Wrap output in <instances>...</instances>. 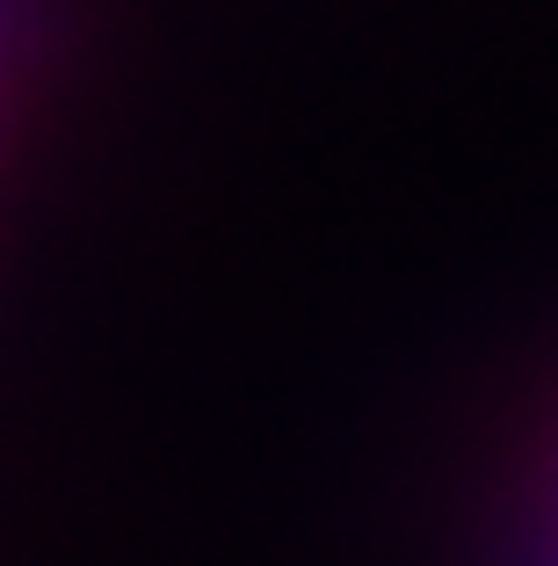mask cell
<instances>
[{
	"label": "cell",
	"instance_id": "6da1fadb",
	"mask_svg": "<svg viewBox=\"0 0 558 566\" xmlns=\"http://www.w3.org/2000/svg\"><path fill=\"white\" fill-rule=\"evenodd\" d=\"M515 566H558V531H544V537H537V545H529Z\"/></svg>",
	"mask_w": 558,
	"mask_h": 566
}]
</instances>
